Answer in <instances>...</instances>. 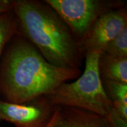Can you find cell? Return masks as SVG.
Instances as JSON below:
<instances>
[{
    "instance_id": "obj_12",
    "label": "cell",
    "mask_w": 127,
    "mask_h": 127,
    "mask_svg": "<svg viewBox=\"0 0 127 127\" xmlns=\"http://www.w3.org/2000/svg\"><path fill=\"white\" fill-rule=\"evenodd\" d=\"M104 117L109 127H127V118L121 115L114 108L111 107Z\"/></svg>"
},
{
    "instance_id": "obj_3",
    "label": "cell",
    "mask_w": 127,
    "mask_h": 127,
    "mask_svg": "<svg viewBox=\"0 0 127 127\" xmlns=\"http://www.w3.org/2000/svg\"><path fill=\"white\" fill-rule=\"evenodd\" d=\"M99 54L85 52V69L73 82L61 84L45 96L54 107L76 108L105 117L112 102L103 88L98 72Z\"/></svg>"
},
{
    "instance_id": "obj_15",
    "label": "cell",
    "mask_w": 127,
    "mask_h": 127,
    "mask_svg": "<svg viewBox=\"0 0 127 127\" xmlns=\"http://www.w3.org/2000/svg\"><path fill=\"white\" fill-rule=\"evenodd\" d=\"M1 120H0V122H1Z\"/></svg>"
},
{
    "instance_id": "obj_7",
    "label": "cell",
    "mask_w": 127,
    "mask_h": 127,
    "mask_svg": "<svg viewBox=\"0 0 127 127\" xmlns=\"http://www.w3.org/2000/svg\"><path fill=\"white\" fill-rule=\"evenodd\" d=\"M52 127H109L105 118L90 111L72 107H60Z\"/></svg>"
},
{
    "instance_id": "obj_4",
    "label": "cell",
    "mask_w": 127,
    "mask_h": 127,
    "mask_svg": "<svg viewBox=\"0 0 127 127\" xmlns=\"http://www.w3.org/2000/svg\"><path fill=\"white\" fill-rule=\"evenodd\" d=\"M79 44L94 23L109 11L127 6L123 0H45Z\"/></svg>"
},
{
    "instance_id": "obj_6",
    "label": "cell",
    "mask_w": 127,
    "mask_h": 127,
    "mask_svg": "<svg viewBox=\"0 0 127 127\" xmlns=\"http://www.w3.org/2000/svg\"><path fill=\"white\" fill-rule=\"evenodd\" d=\"M127 27V6L103 14L94 23L81 45L85 52L100 55L108 44Z\"/></svg>"
},
{
    "instance_id": "obj_10",
    "label": "cell",
    "mask_w": 127,
    "mask_h": 127,
    "mask_svg": "<svg viewBox=\"0 0 127 127\" xmlns=\"http://www.w3.org/2000/svg\"><path fill=\"white\" fill-rule=\"evenodd\" d=\"M103 88L112 102L127 104V84L109 80H101Z\"/></svg>"
},
{
    "instance_id": "obj_11",
    "label": "cell",
    "mask_w": 127,
    "mask_h": 127,
    "mask_svg": "<svg viewBox=\"0 0 127 127\" xmlns=\"http://www.w3.org/2000/svg\"><path fill=\"white\" fill-rule=\"evenodd\" d=\"M103 53L117 57H127V27L108 44Z\"/></svg>"
},
{
    "instance_id": "obj_8",
    "label": "cell",
    "mask_w": 127,
    "mask_h": 127,
    "mask_svg": "<svg viewBox=\"0 0 127 127\" xmlns=\"http://www.w3.org/2000/svg\"><path fill=\"white\" fill-rule=\"evenodd\" d=\"M98 67L101 80L127 84V57H117L102 53L98 58Z\"/></svg>"
},
{
    "instance_id": "obj_14",
    "label": "cell",
    "mask_w": 127,
    "mask_h": 127,
    "mask_svg": "<svg viewBox=\"0 0 127 127\" xmlns=\"http://www.w3.org/2000/svg\"><path fill=\"white\" fill-rule=\"evenodd\" d=\"M58 107H57L56 111H55V112L54 115L53 117H52L51 121L50 123H49V124L46 127H52V126H53V125L54 124V123H55V119H56V117H57V111H58Z\"/></svg>"
},
{
    "instance_id": "obj_5",
    "label": "cell",
    "mask_w": 127,
    "mask_h": 127,
    "mask_svg": "<svg viewBox=\"0 0 127 127\" xmlns=\"http://www.w3.org/2000/svg\"><path fill=\"white\" fill-rule=\"evenodd\" d=\"M57 108L45 96L24 104L0 99V120L8 122L15 127H46Z\"/></svg>"
},
{
    "instance_id": "obj_9",
    "label": "cell",
    "mask_w": 127,
    "mask_h": 127,
    "mask_svg": "<svg viewBox=\"0 0 127 127\" xmlns=\"http://www.w3.org/2000/svg\"><path fill=\"white\" fill-rule=\"evenodd\" d=\"M19 31L18 19L12 9L0 14V64L5 48Z\"/></svg>"
},
{
    "instance_id": "obj_13",
    "label": "cell",
    "mask_w": 127,
    "mask_h": 127,
    "mask_svg": "<svg viewBox=\"0 0 127 127\" xmlns=\"http://www.w3.org/2000/svg\"><path fill=\"white\" fill-rule=\"evenodd\" d=\"M12 9V0H0V14Z\"/></svg>"
},
{
    "instance_id": "obj_2",
    "label": "cell",
    "mask_w": 127,
    "mask_h": 127,
    "mask_svg": "<svg viewBox=\"0 0 127 127\" xmlns=\"http://www.w3.org/2000/svg\"><path fill=\"white\" fill-rule=\"evenodd\" d=\"M12 11L20 32L48 63L58 67L80 69L85 52L45 0H12Z\"/></svg>"
},
{
    "instance_id": "obj_1",
    "label": "cell",
    "mask_w": 127,
    "mask_h": 127,
    "mask_svg": "<svg viewBox=\"0 0 127 127\" xmlns=\"http://www.w3.org/2000/svg\"><path fill=\"white\" fill-rule=\"evenodd\" d=\"M80 69H69L48 63L21 33L5 48L0 64V94L4 101L24 104L45 96L64 82L75 80Z\"/></svg>"
}]
</instances>
